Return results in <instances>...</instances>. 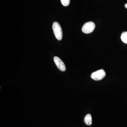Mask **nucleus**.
Here are the masks:
<instances>
[{
	"instance_id": "nucleus-1",
	"label": "nucleus",
	"mask_w": 127,
	"mask_h": 127,
	"mask_svg": "<svg viewBox=\"0 0 127 127\" xmlns=\"http://www.w3.org/2000/svg\"><path fill=\"white\" fill-rule=\"evenodd\" d=\"M52 28L56 38L59 40H62L63 37L62 30L59 23L56 22H54Z\"/></svg>"
},
{
	"instance_id": "nucleus-2",
	"label": "nucleus",
	"mask_w": 127,
	"mask_h": 127,
	"mask_svg": "<svg viewBox=\"0 0 127 127\" xmlns=\"http://www.w3.org/2000/svg\"><path fill=\"white\" fill-rule=\"evenodd\" d=\"M106 75V73L103 69H100L92 73L91 77L95 81H100L103 79Z\"/></svg>"
},
{
	"instance_id": "nucleus-3",
	"label": "nucleus",
	"mask_w": 127,
	"mask_h": 127,
	"mask_svg": "<svg viewBox=\"0 0 127 127\" xmlns=\"http://www.w3.org/2000/svg\"><path fill=\"white\" fill-rule=\"evenodd\" d=\"M95 28V23L92 22H89L83 25L82 27V31L86 34H89L92 32Z\"/></svg>"
},
{
	"instance_id": "nucleus-4",
	"label": "nucleus",
	"mask_w": 127,
	"mask_h": 127,
	"mask_svg": "<svg viewBox=\"0 0 127 127\" xmlns=\"http://www.w3.org/2000/svg\"><path fill=\"white\" fill-rule=\"evenodd\" d=\"M53 59L56 65L59 70L62 71L66 70L65 65L61 59L57 57H54Z\"/></svg>"
},
{
	"instance_id": "nucleus-5",
	"label": "nucleus",
	"mask_w": 127,
	"mask_h": 127,
	"mask_svg": "<svg viewBox=\"0 0 127 127\" xmlns=\"http://www.w3.org/2000/svg\"><path fill=\"white\" fill-rule=\"evenodd\" d=\"M84 123L87 125L90 126L92 123V116L90 114H87L85 116L84 119Z\"/></svg>"
},
{
	"instance_id": "nucleus-6",
	"label": "nucleus",
	"mask_w": 127,
	"mask_h": 127,
	"mask_svg": "<svg viewBox=\"0 0 127 127\" xmlns=\"http://www.w3.org/2000/svg\"><path fill=\"white\" fill-rule=\"evenodd\" d=\"M121 39L124 43H127V32H124L122 33Z\"/></svg>"
},
{
	"instance_id": "nucleus-7",
	"label": "nucleus",
	"mask_w": 127,
	"mask_h": 127,
	"mask_svg": "<svg viewBox=\"0 0 127 127\" xmlns=\"http://www.w3.org/2000/svg\"><path fill=\"white\" fill-rule=\"evenodd\" d=\"M62 4L65 6H68L70 3V0H61Z\"/></svg>"
},
{
	"instance_id": "nucleus-8",
	"label": "nucleus",
	"mask_w": 127,
	"mask_h": 127,
	"mask_svg": "<svg viewBox=\"0 0 127 127\" xmlns=\"http://www.w3.org/2000/svg\"><path fill=\"white\" fill-rule=\"evenodd\" d=\"M125 8H127V4H125Z\"/></svg>"
}]
</instances>
